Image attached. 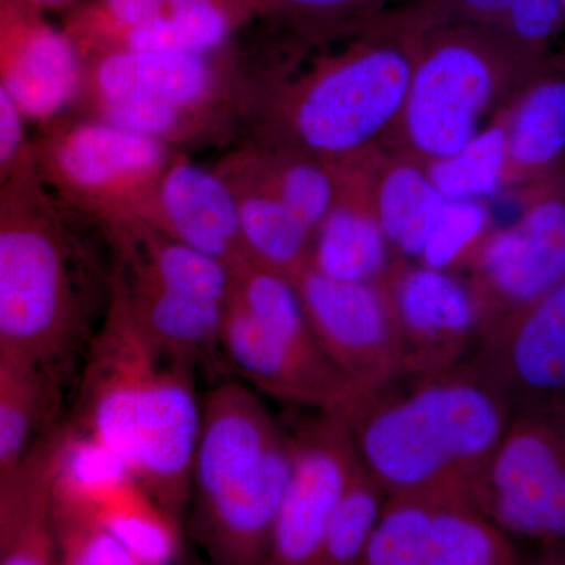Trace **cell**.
Instances as JSON below:
<instances>
[{"instance_id": "cell-3", "label": "cell", "mask_w": 565, "mask_h": 565, "mask_svg": "<svg viewBox=\"0 0 565 565\" xmlns=\"http://www.w3.org/2000/svg\"><path fill=\"white\" fill-rule=\"evenodd\" d=\"M291 468L289 434L248 386L223 382L202 405L192 465L193 523L212 559L267 563Z\"/></svg>"}, {"instance_id": "cell-15", "label": "cell", "mask_w": 565, "mask_h": 565, "mask_svg": "<svg viewBox=\"0 0 565 565\" xmlns=\"http://www.w3.org/2000/svg\"><path fill=\"white\" fill-rule=\"evenodd\" d=\"M515 412H552L565 401V278L505 318L479 349Z\"/></svg>"}, {"instance_id": "cell-27", "label": "cell", "mask_w": 565, "mask_h": 565, "mask_svg": "<svg viewBox=\"0 0 565 565\" xmlns=\"http://www.w3.org/2000/svg\"><path fill=\"white\" fill-rule=\"evenodd\" d=\"M44 370L0 351V467L33 444L50 404Z\"/></svg>"}, {"instance_id": "cell-16", "label": "cell", "mask_w": 565, "mask_h": 565, "mask_svg": "<svg viewBox=\"0 0 565 565\" xmlns=\"http://www.w3.org/2000/svg\"><path fill=\"white\" fill-rule=\"evenodd\" d=\"M63 429L0 467V565L58 564L54 486Z\"/></svg>"}, {"instance_id": "cell-4", "label": "cell", "mask_w": 565, "mask_h": 565, "mask_svg": "<svg viewBox=\"0 0 565 565\" xmlns=\"http://www.w3.org/2000/svg\"><path fill=\"white\" fill-rule=\"evenodd\" d=\"M435 24L426 0L390 10L321 66L294 98L291 125L307 150L355 161L399 120L424 35Z\"/></svg>"}, {"instance_id": "cell-32", "label": "cell", "mask_w": 565, "mask_h": 565, "mask_svg": "<svg viewBox=\"0 0 565 565\" xmlns=\"http://www.w3.org/2000/svg\"><path fill=\"white\" fill-rule=\"evenodd\" d=\"M349 182L340 180L333 170L313 161L289 163L267 185L313 234L319 223L344 195Z\"/></svg>"}, {"instance_id": "cell-6", "label": "cell", "mask_w": 565, "mask_h": 565, "mask_svg": "<svg viewBox=\"0 0 565 565\" xmlns=\"http://www.w3.org/2000/svg\"><path fill=\"white\" fill-rule=\"evenodd\" d=\"M221 349L245 381L285 403L341 415L360 394L319 348L291 278L252 259L233 269Z\"/></svg>"}, {"instance_id": "cell-12", "label": "cell", "mask_w": 565, "mask_h": 565, "mask_svg": "<svg viewBox=\"0 0 565 565\" xmlns=\"http://www.w3.org/2000/svg\"><path fill=\"white\" fill-rule=\"evenodd\" d=\"M291 280L319 348L360 393L377 388L401 374L385 278L337 280L305 266Z\"/></svg>"}, {"instance_id": "cell-30", "label": "cell", "mask_w": 565, "mask_h": 565, "mask_svg": "<svg viewBox=\"0 0 565 565\" xmlns=\"http://www.w3.org/2000/svg\"><path fill=\"white\" fill-rule=\"evenodd\" d=\"M490 230L484 200H446L419 253V264L440 270L467 266Z\"/></svg>"}, {"instance_id": "cell-34", "label": "cell", "mask_w": 565, "mask_h": 565, "mask_svg": "<svg viewBox=\"0 0 565 565\" xmlns=\"http://www.w3.org/2000/svg\"><path fill=\"white\" fill-rule=\"evenodd\" d=\"M250 7L280 11L291 17L326 24L362 29L401 0H247Z\"/></svg>"}, {"instance_id": "cell-38", "label": "cell", "mask_w": 565, "mask_h": 565, "mask_svg": "<svg viewBox=\"0 0 565 565\" xmlns=\"http://www.w3.org/2000/svg\"><path fill=\"white\" fill-rule=\"evenodd\" d=\"M539 559H541L539 563L542 564L565 565V545L541 553Z\"/></svg>"}, {"instance_id": "cell-26", "label": "cell", "mask_w": 565, "mask_h": 565, "mask_svg": "<svg viewBox=\"0 0 565 565\" xmlns=\"http://www.w3.org/2000/svg\"><path fill=\"white\" fill-rule=\"evenodd\" d=\"M244 7H250L247 0H212L128 29L121 32L122 43L131 50L204 57L228 40L234 17Z\"/></svg>"}, {"instance_id": "cell-22", "label": "cell", "mask_w": 565, "mask_h": 565, "mask_svg": "<svg viewBox=\"0 0 565 565\" xmlns=\"http://www.w3.org/2000/svg\"><path fill=\"white\" fill-rule=\"evenodd\" d=\"M120 289L141 329L174 359L195 367L221 348L226 305L222 307L174 292L141 273L131 288L122 286Z\"/></svg>"}, {"instance_id": "cell-5", "label": "cell", "mask_w": 565, "mask_h": 565, "mask_svg": "<svg viewBox=\"0 0 565 565\" xmlns=\"http://www.w3.org/2000/svg\"><path fill=\"white\" fill-rule=\"evenodd\" d=\"M541 63L490 29L437 22L424 35L394 129L416 161L455 154L494 104L508 103Z\"/></svg>"}, {"instance_id": "cell-7", "label": "cell", "mask_w": 565, "mask_h": 565, "mask_svg": "<svg viewBox=\"0 0 565 565\" xmlns=\"http://www.w3.org/2000/svg\"><path fill=\"white\" fill-rule=\"evenodd\" d=\"M33 180L0 193V351L44 370L74 344L81 311L62 234Z\"/></svg>"}, {"instance_id": "cell-40", "label": "cell", "mask_w": 565, "mask_h": 565, "mask_svg": "<svg viewBox=\"0 0 565 565\" xmlns=\"http://www.w3.org/2000/svg\"><path fill=\"white\" fill-rule=\"evenodd\" d=\"M561 2H563V6L565 7V0H561Z\"/></svg>"}, {"instance_id": "cell-1", "label": "cell", "mask_w": 565, "mask_h": 565, "mask_svg": "<svg viewBox=\"0 0 565 565\" xmlns=\"http://www.w3.org/2000/svg\"><path fill=\"white\" fill-rule=\"evenodd\" d=\"M514 415L478 351L437 373L399 374L360 393L340 416L388 497L459 493L473 500Z\"/></svg>"}, {"instance_id": "cell-19", "label": "cell", "mask_w": 565, "mask_h": 565, "mask_svg": "<svg viewBox=\"0 0 565 565\" xmlns=\"http://www.w3.org/2000/svg\"><path fill=\"white\" fill-rule=\"evenodd\" d=\"M51 172L81 192H117L154 172L163 159L161 140L110 121L74 126L44 151Z\"/></svg>"}, {"instance_id": "cell-37", "label": "cell", "mask_w": 565, "mask_h": 565, "mask_svg": "<svg viewBox=\"0 0 565 565\" xmlns=\"http://www.w3.org/2000/svg\"><path fill=\"white\" fill-rule=\"evenodd\" d=\"M3 2L18 3V6L29 7V9L46 11L73 6L77 0H3Z\"/></svg>"}, {"instance_id": "cell-9", "label": "cell", "mask_w": 565, "mask_h": 565, "mask_svg": "<svg viewBox=\"0 0 565 565\" xmlns=\"http://www.w3.org/2000/svg\"><path fill=\"white\" fill-rule=\"evenodd\" d=\"M482 341L565 278V173L525 192L511 225L492 228L467 264Z\"/></svg>"}, {"instance_id": "cell-35", "label": "cell", "mask_w": 565, "mask_h": 565, "mask_svg": "<svg viewBox=\"0 0 565 565\" xmlns=\"http://www.w3.org/2000/svg\"><path fill=\"white\" fill-rule=\"evenodd\" d=\"M24 115L0 82V193L33 173Z\"/></svg>"}, {"instance_id": "cell-36", "label": "cell", "mask_w": 565, "mask_h": 565, "mask_svg": "<svg viewBox=\"0 0 565 565\" xmlns=\"http://www.w3.org/2000/svg\"><path fill=\"white\" fill-rule=\"evenodd\" d=\"M207 2L212 0H98L93 13L117 31L125 32Z\"/></svg>"}, {"instance_id": "cell-33", "label": "cell", "mask_w": 565, "mask_h": 565, "mask_svg": "<svg viewBox=\"0 0 565 565\" xmlns=\"http://www.w3.org/2000/svg\"><path fill=\"white\" fill-rule=\"evenodd\" d=\"M561 0H504L500 33L533 62H544L550 44L563 29Z\"/></svg>"}, {"instance_id": "cell-24", "label": "cell", "mask_w": 565, "mask_h": 565, "mask_svg": "<svg viewBox=\"0 0 565 565\" xmlns=\"http://www.w3.org/2000/svg\"><path fill=\"white\" fill-rule=\"evenodd\" d=\"M237 217L253 262L289 278L308 266L313 234L269 188L237 195Z\"/></svg>"}, {"instance_id": "cell-17", "label": "cell", "mask_w": 565, "mask_h": 565, "mask_svg": "<svg viewBox=\"0 0 565 565\" xmlns=\"http://www.w3.org/2000/svg\"><path fill=\"white\" fill-rule=\"evenodd\" d=\"M505 188L530 189L565 173V57H546L504 106Z\"/></svg>"}, {"instance_id": "cell-39", "label": "cell", "mask_w": 565, "mask_h": 565, "mask_svg": "<svg viewBox=\"0 0 565 565\" xmlns=\"http://www.w3.org/2000/svg\"><path fill=\"white\" fill-rule=\"evenodd\" d=\"M552 412H553V414H556L557 416H561V418H563L564 422H565V401H563V403L557 405L556 408H553Z\"/></svg>"}, {"instance_id": "cell-21", "label": "cell", "mask_w": 565, "mask_h": 565, "mask_svg": "<svg viewBox=\"0 0 565 565\" xmlns=\"http://www.w3.org/2000/svg\"><path fill=\"white\" fill-rule=\"evenodd\" d=\"M204 57L122 47L99 63L96 85L103 102L137 99L180 111L193 106L211 87Z\"/></svg>"}, {"instance_id": "cell-31", "label": "cell", "mask_w": 565, "mask_h": 565, "mask_svg": "<svg viewBox=\"0 0 565 565\" xmlns=\"http://www.w3.org/2000/svg\"><path fill=\"white\" fill-rule=\"evenodd\" d=\"M58 564L137 565L131 553L90 512L54 498Z\"/></svg>"}, {"instance_id": "cell-11", "label": "cell", "mask_w": 565, "mask_h": 565, "mask_svg": "<svg viewBox=\"0 0 565 565\" xmlns=\"http://www.w3.org/2000/svg\"><path fill=\"white\" fill-rule=\"evenodd\" d=\"M55 500L90 512L137 565H163L181 550L178 520L163 511L120 457L79 429H63Z\"/></svg>"}, {"instance_id": "cell-29", "label": "cell", "mask_w": 565, "mask_h": 565, "mask_svg": "<svg viewBox=\"0 0 565 565\" xmlns=\"http://www.w3.org/2000/svg\"><path fill=\"white\" fill-rule=\"evenodd\" d=\"M140 273L163 288L222 307L232 291L233 270L228 264L170 236L152 241L148 263Z\"/></svg>"}, {"instance_id": "cell-14", "label": "cell", "mask_w": 565, "mask_h": 565, "mask_svg": "<svg viewBox=\"0 0 565 565\" xmlns=\"http://www.w3.org/2000/svg\"><path fill=\"white\" fill-rule=\"evenodd\" d=\"M401 374H430L463 362L482 344V322L467 280L451 270L394 259L385 275Z\"/></svg>"}, {"instance_id": "cell-10", "label": "cell", "mask_w": 565, "mask_h": 565, "mask_svg": "<svg viewBox=\"0 0 565 565\" xmlns=\"http://www.w3.org/2000/svg\"><path fill=\"white\" fill-rule=\"evenodd\" d=\"M522 561L504 531L470 497H388L360 565H511Z\"/></svg>"}, {"instance_id": "cell-23", "label": "cell", "mask_w": 565, "mask_h": 565, "mask_svg": "<svg viewBox=\"0 0 565 565\" xmlns=\"http://www.w3.org/2000/svg\"><path fill=\"white\" fill-rule=\"evenodd\" d=\"M364 184L393 252L401 258H418L446 203L426 167L416 159H396Z\"/></svg>"}, {"instance_id": "cell-28", "label": "cell", "mask_w": 565, "mask_h": 565, "mask_svg": "<svg viewBox=\"0 0 565 565\" xmlns=\"http://www.w3.org/2000/svg\"><path fill=\"white\" fill-rule=\"evenodd\" d=\"M386 500L388 494L384 487L379 484L362 460L353 470L340 503L330 516L318 565L359 564L381 520Z\"/></svg>"}, {"instance_id": "cell-2", "label": "cell", "mask_w": 565, "mask_h": 565, "mask_svg": "<svg viewBox=\"0 0 565 565\" xmlns=\"http://www.w3.org/2000/svg\"><path fill=\"white\" fill-rule=\"evenodd\" d=\"M200 422L192 364L156 345L118 288L85 367L79 430L120 457L180 522L191 498Z\"/></svg>"}, {"instance_id": "cell-8", "label": "cell", "mask_w": 565, "mask_h": 565, "mask_svg": "<svg viewBox=\"0 0 565 565\" xmlns=\"http://www.w3.org/2000/svg\"><path fill=\"white\" fill-rule=\"evenodd\" d=\"M476 508L509 537L565 545V422L553 412H515L473 493Z\"/></svg>"}, {"instance_id": "cell-18", "label": "cell", "mask_w": 565, "mask_h": 565, "mask_svg": "<svg viewBox=\"0 0 565 565\" xmlns=\"http://www.w3.org/2000/svg\"><path fill=\"white\" fill-rule=\"evenodd\" d=\"M151 218L163 233L230 267L247 262L237 217V195L217 174L192 162L166 173Z\"/></svg>"}, {"instance_id": "cell-13", "label": "cell", "mask_w": 565, "mask_h": 565, "mask_svg": "<svg viewBox=\"0 0 565 565\" xmlns=\"http://www.w3.org/2000/svg\"><path fill=\"white\" fill-rule=\"evenodd\" d=\"M289 445L291 468L267 564L318 565L330 516L362 457L348 424L330 412L302 419Z\"/></svg>"}, {"instance_id": "cell-25", "label": "cell", "mask_w": 565, "mask_h": 565, "mask_svg": "<svg viewBox=\"0 0 565 565\" xmlns=\"http://www.w3.org/2000/svg\"><path fill=\"white\" fill-rule=\"evenodd\" d=\"M446 200H486L505 188L508 132L504 107L455 154L423 163Z\"/></svg>"}, {"instance_id": "cell-20", "label": "cell", "mask_w": 565, "mask_h": 565, "mask_svg": "<svg viewBox=\"0 0 565 565\" xmlns=\"http://www.w3.org/2000/svg\"><path fill=\"white\" fill-rule=\"evenodd\" d=\"M392 252L366 184L351 181L315 230L308 266L337 280L382 281L394 262Z\"/></svg>"}]
</instances>
